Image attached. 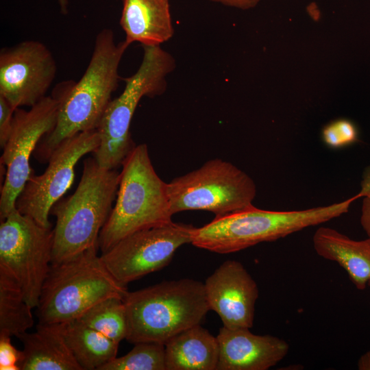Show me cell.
<instances>
[{"label": "cell", "instance_id": "52a82bcc", "mask_svg": "<svg viewBox=\"0 0 370 370\" xmlns=\"http://www.w3.org/2000/svg\"><path fill=\"white\" fill-rule=\"evenodd\" d=\"M143 57L136 72L126 79L123 91L108 104L97 129L100 144L92 157L101 167L116 169L136 146L130 124L136 107L144 97L161 95L166 77L175 67L173 57L160 46H143Z\"/></svg>", "mask_w": 370, "mask_h": 370}, {"label": "cell", "instance_id": "5b68a950", "mask_svg": "<svg viewBox=\"0 0 370 370\" xmlns=\"http://www.w3.org/2000/svg\"><path fill=\"white\" fill-rule=\"evenodd\" d=\"M121 166L115 204L99 236L101 253L133 233L173 222L167 183L156 172L147 145H136Z\"/></svg>", "mask_w": 370, "mask_h": 370}, {"label": "cell", "instance_id": "9a60e30c", "mask_svg": "<svg viewBox=\"0 0 370 370\" xmlns=\"http://www.w3.org/2000/svg\"><path fill=\"white\" fill-rule=\"evenodd\" d=\"M217 338V370H267L285 358L289 350V345L284 339L255 334L249 328L223 326Z\"/></svg>", "mask_w": 370, "mask_h": 370}, {"label": "cell", "instance_id": "277c9868", "mask_svg": "<svg viewBox=\"0 0 370 370\" xmlns=\"http://www.w3.org/2000/svg\"><path fill=\"white\" fill-rule=\"evenodd\" d=\"M132 343L165 344L182 332L200 324L210 310L204 284L193 279L163 281L127 292L123 298Z\"/></svg>", "mask_w": 370, "mask_h": 370}, {"label": "cell", "instance_id": "30bf717a", "mask_svg": "<svg viewBox=\"0 0 370 370\" xmlns=\"http://www.w3.org/2000/svg\"><path fill=\"white\" fill-rule=\"evenodd\" d=\"M58 110L59 101L53 95L45 96L29 110H15L11 132L0 159L1 165L5 168L1 186V221L16 209V199L34 171L31 155L42 138L55 127Z\"/></svg>", "mask_w": 370, "mask_h": 370}, {"label": "cell", "instance_id": "44dd1931", "mask_svg": "<svg viewBox=\"0 0 370 370\" xmlns=\"http://www.w3.org/2000/svg\"><path fill=\"white\" fill-rule=\"evenodd\" d=\"M15 277L0 266V335L20 337L34 323L32 309Z\"/></svg>", "mask_w": 370, "mask_h": 370}, {"label": "cell", "instance_id": "83f0119b", "mask_svg": "<svg viewBox=\"0 0 370 370\" xmlns=\"http://www.w3.org/2000/svg\"><path fill=\"white\" fill-rule=\"evenodd\" d=\"M360 224L370 238V197H365L362 203Z\"/></svg>", "mask_w": 370, "mask_h": 370}, {"label": "cell", "instance_id": "f546056e", "mask_svg": "<svg viewBox=\"0 0 370 370\" xmlns=\"http://www.w3.org/2000/svg\"><path fill=\"white\" fill-rule=\"evenodd\" d=\"M60 5L61 11L63 14H66L68 12V0H58Z\"/></svg>", "mask_w": 370, "mask_h": 370}, {"label": "cell", "instance_id": "8fae6325", "mask_svg": "<svg viewBox=\"0 0 370 370\" xmlns=\"http://www.w3.org/2000/svg\"><path fill=\"white\" fill-rule=\"evenodd\" d=\"M99 144L97 130L78 133L60 143L51 154L45 171L40 175L34 171L31 174L16 199L18 211L42 226L51 227V209L72 185L75 165Z\"/></svg>", "mask_w": 370, "mask_h": 370}, {"label": "cell", "instance_id": "4dcf8cb0", "mask_svg": "<svg viewBox=\"0 0 370 370\" xmlns=\"http://www.w3.org/2000/svg\"><path fill=\"white\" fill-rule=\"evenodd\" d=\"M368 286L370 287V281H369V283H368Z\"/></svg>", "mask_w": 370, "mask_h": 370}, {"label": "cell", "instance_id": "cb8c5ba5", "mask_svg": "<svg viewBox=\"0 0 370 370\" xmlns=\"http://www.w3.org/2000/svg\"><path fill=\"white\" fill-rule=\"evenodd\" d=\"M321 137L328 147L338 149L357 142L358 131L356 125L351 120L338 119L323 127Z\"/></svg>", "mask_w": 370, "mask_h": 370}, {"label": "cell", "instance_id": "7a4b0ae2", "mask_svg": "<svg viewBox=\"0 0 370 370\" xmlns=\"http://www.w3.org/2000/svg\"><path fill=\"white\" fill-rule=\"evenodd\" d=\"M120 177L116 169L101 167L93 157L84 160L75 192L58 200L50 211L56 217L51 264L99 247V234L113 208Z\"/></svg>", "mask_w": 370, "mask_h": 370}, {"label": "cell", "instance_id": "9c48e42d", "mask_svg": "<svg viewBox=\"0 0 370 370\" xmlns=\"http://www.w3.org/2000/svg\"><path fill=\"white\" fill-rule=\"evenodd\" d=\"M53 228L16 208L0 224V266L19 283L27 304L38 306L51 265Z\"/></svg>", "mask_w": 370, "mask_h": 370}, {"label": "cell", "instance_id": "4fadbf2b", "mask_svg": "<svg viewBox=\"0 0 370 370\" xmlns=\"http://www.w3.org/2000/svg\"><path fill=\"white\" fill-rule=\"evenodd\" d=\"M57 72L48 47L37 40L23 41L0 52V96L16 110L32 107L45 97Z\"/></svg>", "mask_w": 370, "mask_h": 370}, {"label": "cell", "instance_id": "e0dca14e", "mask_svg": "<svg viewBox=\"0 0 370 370\" xmlns=\"http://www.w3.org/2000/svg\"><path fill=\"white\" fill-rule=\"evenodd\" d=\"M313 247L321 258L336 262L355 287L363 291L370 281V238L355 241L335 229L320 227L312 237Z\"/></svg>", "mask_w": 370, "mask_h": 370}, {"label": "cell", "instance_id": "7c38bea8", "mask_svg": "<svg viewBox=\"0 0 370 370\" xmlns=\"http://www.w3.org/2000/svg\"><path fill=\"white\" fill-rule=\"evenodd\" d=\"M194 227L172 222L138 231L121 239L100 256L112 276L127 286L167 266L179 247L190 243Z\"/></svg>", "mask_w": 370, "mask_h": 370}, {"label": "cell", "instance_id": "603a6c76", "mask_svg": "<svg viewBox=\"0 0 370 370\" xmlns=\"http://www.w3.org/2000/svg\"><path fill=\"white\" fill-rule=\"evenodd\" d=\"M100 370H166L165 345L140 342L125 355L116 356Z\"/></svg>", "mask_w": 370, "mask_h": 370}, {"label": "cell", "instance_id": "3957f363", "mask_svg": "<svg viewBox=\"0 0 370 370\" xmlns=\"http://www.w3.org/2000/svg\"><path fill=\"white\" fill-rule=\"evenodd\" d=\"M358 198L356 195L325 206L289 211L261 210L252 204L229 214L214 217L201 227H194L190 243L218 254L236 252L341 217L349 211L352 203Z\"/></svg>", "mask_w": 370, "mask_h": 370}, {"label": "cell", "instance_id": "f1b7e54d", "mask_svg": "<svg viewBox=\"0 0 370 370\" xmlns=\"http://www.w3.org/2000/svg\"><path fill=\"white\" fill-rule=\"evenodd\" d=\"M357 367L359 370H370V350L364 353L359 358Z\"/></svg>", "mask_w": 370, "mask_h": 370}, {"label": "cell", "instance_id": "7402d4cb", "mask_svg": "<svg viewBox=\"0 0 370 370\" xmlns=\"http://www.w3.org/2000/svg\"><path fill=\"white\" fill-rule=\"evenodd\" d=\"M78 319L110 339H126L128 321L123 299L110 297L93 306Z\"/></svg>", "mask_w": 370, "mask_h": 370}, {"label": "cell", "instance_id": "5bb4252c", "mask_svg": "<svg viewBox=\"0 0 370 370\" xmlns=\"http://www.w3.org/2000/svg\"><path fill=\"white\" fill-rule=\"evenodd\" d=\"M204 288L210 310L230 329L251 328L258 297L256 281L236 260H226L206 280Z\"/></svg>", "mask_w": 370, "mask_h": 370}, {"label": "cell", "instance_id": "d4e9b609", "mask_svg": "<svg viewBox=\"0 0 370 370\" xmlns=\"http://www.w3.org/2000/svg\"><path fill=\"white\" fill-rule=\"evenodd\" d=\"M10 336L0 335V369L20 370L22 351L18 350L11 343Z\"/></svg>", "mask_w": 370, "mask_h": 370}, {"label": "cell", "instance_id": "ffe728a7", "mask_svg": "<svg viewBox=\"0 0 370 370\" xmlns=\"http://www.w3.org/2000/svg\"><path fill=\"white\" fill-rule=\"evenodd\" d=\"M60 324L64 341L82 370H100L116 357L119 343L110 339L79 319Z\"/></svg>", "mask_w": 370, "mask_h": 370}, {"label": "cell", "instance_id": "6da1fadb", "mask_svg": "<svg viewBox=\"0 0 370 370\" xmlns=\"http://www.w3.org/2000/svg\"><path fill=\"white\" fill-rule=\"evenodd\" d=\"M129 46L125 40L116 43L110 29L97 34L81 79L57 87L53 93L59 101L58 119L53 130L42 138L33 153L39 162H47L53 151L65 139L97 129L119 86V64Z\"/></svg>", "mask_w": 370, "mask_h": 370}, {"label": "cell", "instance_id": "8992f818", "mask_svg": "<svg viewBox=\"0 0 370 370\" xmlns=\"http://www.w3.org/2000/svg\"><path fill=\"white\" fill-rule=\"evenodd\" d=\"M90 248L68 260L51 264L40 293L38 323H60L79 319L99 302L123 299L128 292Z\"/></svg>", "mask_w": 370, "mask_h": 370}, {"label": "cell", "instance_id": "2e32d148", "mask_svg": "<svg viewBox=\"0 0 370 370\" xmlns=\"http://www.w3.org/2000/svg\"><path fill=\"white\" fill-rule=\"evenodd\" d=\"M120 25L129 45L160 46L174 34L169 0H123Z\"/></svg>", "mask_w": 370, "mask_h": 370}, {"label": "cell", "instance_id": "484cf974", "mask_svg": "<svg viewBox=\"0 0 370 370\" xmlns=\"http://www.w3.org/2000/svg\"><path fill=\"white\" fill-rule=\"evenodd\" d=\"M14 111L15 109L9 102L0 96V145L2 149L11 132Z\"/></svg>", "mask_w": 370, "mask_h": 370}, {"label": "cell", "instance_id": "4316f807", "mask_svg": "<svg viewBox=\"0 0 370 370\" xmlns=\"http://www.w3.org/2000/svg\"><path fill=\"white\" fill-rule=\"evenodd\" d=\"M225 6L241 10H249L255 8L260 0H209Z\"/></svg>", "mask_w": 370, "mask_h": 370}, {"label": "cell", "instance_id": "ac0fdd59", "mask_svg": "<svg viewBox=\"0 0 370 370\" xmlns=\"http://www.w3.org/2000/svg\"><path fill=\"white\" fill-rule=\"evenodd\" d=\"M23 345L20 370H82L68 347L60 323H38L18 338Z\"/></svg>", "mask_w": 370, "mask_h": 370}, {"label": "cell", "instance_id": "ba28073f", "mask_svg": "<svg viewBox=\"0 0 370 370\" xmlns=\"http://www.w3.org/2000/svg\"><path fill=\"white\" fill-rule=\"evenodd\" d=\"M173 214L205 210L220 217L252 205L254 180L232 163L214 158L167 184Z\"/></svg>", "mask_w": 370, "mask_h": 370}, {"label": "cell", "instance_id": "d6986e66", "mask_svg": "<svg viewBox=\"0 0 370 370\" xmlns=\"http://www.w3.org/2000/svg\"><path fill=\"white\" fill-rule=\"evenodd\" d=\"M166 370H217V337L200 324L171 338L165 344Z\"/></svg>", "mask_w": 370, "mask_h": 370}]
</instances>
